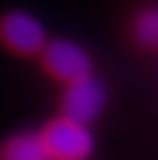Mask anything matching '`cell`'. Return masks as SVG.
Returning <instances> with one entry per match:
<instances>
[{"label": "cell", "mask_w": 158, "mask_h": 160, "mask_svg": "<svg viewBox=\"0 0 158 160\" xmlns=\"http://www.w3.org/2000/svg\"><path fill=\"white\" fill-rule=\"evenodd\" d=\"M41 143L47 158L54 160H85L94 149V139L84 124L69 118H58L41 130Z\"/></svg>", "instance_id": "1"}, {"label": "cell", "mask_w": 158, "mask_h": 160, "mask_svg": "<svg viewBox=\"0 0 158 160\" xmlns=\"http://www.w3.org/2000/svg\"><path fill=\"white\" fill-rule=\"evenodd\" d=\"M41 62H43V68L51 77L66 81V83L81 81L92 73V62L88 58V53L71 41L45 43V47L41 51Z\"/></svg>", "instance_id": "2"}, {"label": "cell", "mask_w": 158, "mask_h": 160, "mask_svg": "<svg viewBox=\"0 0 158 160\" xmlns=\"http://www.w3.org/2000/svg\"><path fill=\"white\" fill-rule=\"evenodd\" d=\"M0 41L7 49L17 56H34L41 53L47 38L45 30L37 19L28 13L13 11L0 19Z\"/></svg>", "instance_id": "3"}, {"label": "cell", "mask_w": 158, "mask_h": 160, "mask_svg": "<svg viewBox=\"0 0 158 160\" xmlns=\"http://www.w3.org/2000/svg\"><path fill=\"white\" fill-rule=\"evenodd\" d=\"M105 107V90L92 77L69 83L66 94L62 96V118H69L77 124H88Z\"/></svg>", "instance_id": "4"}, {"label": "cell", "mask_w": 158, "mask_h": 160, "mask_svg": "<svg viewBox=\"0 0 158 160\" xmlns=\"http://www.w3.org/2000/svg\"><path fill=\"white\" fill-rule=\"evenodd\" d=\"M0 160H47V154L38 135L22 132L0 148Z\"/></svg>", "instance_id": "5"}, {"label": "cell", "mask_w": 158, "mask_h": 160, "mask_svg": "<svg viewBox=\"0 0 158 160\" xmlns=\"http://www.w3.org/2000/svg\"><path fill=\"white\" fill-rule=\"evenodd\" d=\"M135 34L137 41L145 47H156L158 45V9L141 13L137 24H135Z\"/></svg>", "instance_id": "6"}]
</instances>
